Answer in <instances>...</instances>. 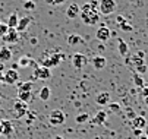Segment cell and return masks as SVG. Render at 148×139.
<instances>
[{"mask_svg":"<svg viewBox=\"0 0 148 139\" xmlns=\"http://www.w3.org/2000/svg\"><path fill=\"white\" fill-rule=\"evenodd\" d=\"M145 126H147V119L144 116H135L132 119V127L134 129L142 130V129H145Z\"/></svg>","mask_w":148,"mask_h":139,"instance_id":"obj_12","label":"cell"},{"mask_svg":"<svg viewBox=\"0 0 148 139\" xmlns=\"http://www.w3.org/2000/svg\"><path fill=\"white\" fill-rule=\"evenodd\" d=\"M110 108H112L113 111H119V106H117V104H110Z\"/></svg>","mask_w":148,"mask_h":139,"instance_id":"obj_37","label":"cell"},{"mask_svg":"<svg viewBox=\"0 0 148 139\" xmlns=\"http://www.w3.org/2000/svg\"><path fill=\"white\" fill-rule=\"evenodd\" d=\"M117 50H119L120 56H123V57L128 56V53H129V47H128V44H126L125 40H122V38L117 40Z\"/></svg>","mask_w":148,"mask_h":139,"instance_id":"obj_18","label":"cell"},{"mask_svg":"<svg viewBox=\"0 0 148 139\" xmlns=\"http://www.w3.org/2000/svg\"><path fill=\"white\" fill-rule=\"evenodd\" d=\"M79 16H81L84 24H87V25H95L98 22V19H100V12H98V9H92L90 6V3H85L84 6H81Z\"/></svg>","mask_w":148,"mask_h":139,"instance_id":"obj_1","label":"cell"},{"mask_svg":"<svg viewBox=\"0 0 148 139\" xmlns=\"http://www.w3.org/2000/svg\"><path fill=\"white\" fill-rule=\"evenodd\" d=\"M120 28H122V31H125V32H131L132 31V25H129L128 22H125V24H122V25H119Z\"/></svg>","mask_w":148,"mask_h":139,"instance_id":"obj_31","label":"cell"},{"mask_svg":"<svg viewBox=\"0 0 148 139\" xmlns=\"http://www.w3.org/2000/svg\"><path fill=\"white\" fill-rule=\"evenodd\" d=\"M54 139H65L63 136H60V135H57V136H54Z\"/></svg>","mask_w":148,"mask_h":139,"instance_id":"obj_41","label":"cell"},{"mask_svg":"<svg viewBox=\"0 0 148 139\" xmlns=\"http://www.w3.org/2000/svg\"><path fill=\"white\" fill-rule=\"evenodd\" d=\"M135 70H136V73H145V72H147V66H145V65L136 66V67H135Z\"/></svg>","mask_w":148,"mask_h":139,"instance_id":"obj_32","label":"cell"},{"mask_svg":"<svg viewBox=\"0 0 148 139\" xmlns=\"http://www.w3.org/2000/svg\"><path fill=\"white\" fill-rule=\"evenodd\" d=\"M51 78V70L49 67H44L41 65H35L32 72V79H41V81H47Z\"/></svg>","mask_w":148,"mask_h":139,"instance_id":"obj_4","label":"cell"},{"mask_svg":"<svg viewBox=\"0 0 148 139\" xmlns=\"http://www.w3.org/2000/svg\"><path fill=\"white\" fill-rule=\"evenodd\" d=\"M85 63H87V57L82 53H75L72 56V65H73L75 69H78V70L82 69L84 66H85Z\"/></svg>","mask_w":148,"mask_h":139,"instance_id":"obj_9","label":"cell"},{"mask_svg":"<svg viewBox=\"0 0 148 139\" xmlns=\"http://www.w3.org/2000/svg\"><path fill=\"white\" fill-rule=\"evenodd\" d=\"M0 84H3V63H0Z\"/></svg>","mask_w":148,"mask_h":139,"instance_id":"obj_34","label":"cell"},{"mask_svg":"<svg viewBox=\"0 0 148 139\" xmlns=\"http://www.w3.org/2000/svg\"><path fill=\"white\" fill-rule=\"evenodd\" d=\"M38 97H40L41 101H49V98L51 97L50 88H49V87H43V88L40 89V92H38Z\"/></svg>","mask_w":148,"mask_h":139,"instance_id":"obj_20","label":"cell"},{"mask_svg":"<svg viewBox=\"0 0 148 139\" xmlns=\"http://www.w3.org/2000/svg\"><path fill=\"white\" fill-rule=\"evenodd\" d=\"M44 2H46L47 5H53V0H44Z\"/></svg>","mask_w":148,"mask_h":139,"instance_id":"obj_40","label":"cell"},{"mask_svg":"<svg viewBox=\"0 0 148 139\" xmlns=\"http://www.w3.org/2000/svg\"><path fill=\"white\" fill-rule=\"evenodd\" d=\"M75 120H76V123H85V122L90 120V114H87V113H79V114L75 117Z\"/></svg>","mask_w":148,"mask_h":139,"instance_id":"obj_26","label":"cell"},{"mask_svg":"<svg viewBox=\"0 0 148 139\" xmlns=\"http://www.w3.org/2000/svg\"><path fill=\"white\" fill-rule=\"evenodd\" d=\"M95 103L100 104V106H107V104H110V94H109V92H100V94L95 97Z\"/></svg>","mask_w":148,"mask_h":139,"instance_id":"obj_15","label":"cell"},{"mask_svg":"<svg viewBox=\"0 0 148 139\" xmlns=\"http://www.w3.org/2000/svg\"><path fill=\"white\" fill-rule=\"evenodd\" d=\"M66 0H53V5H56V6H59V5H63Z\"/></svg>","mask_w":148,"mask_h":139,"instance_id":"obj_36","label":"cell"},{"mask_svg":"<svg viewBox=\"0 0 148 139\" xmlns=\"http://www.w3.org/2000/svg\"><path fill=\"white\" fill-rule=\"evenodd\" d=\"M141 94H142V97L145 98V97H148V87H144L142 88V91H141Z\"/></svg>","mask_w":148,"mask_h":139,"instance_id":"obj_35","label":"cell"},{"mask_svg":"<svg viewBox=\"0 0 148 139\" xmlns=\"http://www.w3.org/2000/svg\"><path fill=\"white\" fill-rule=\"evenodd\" d=\"M28 104L24 103V101H21V100H15L13 101V111H15V117L16 119H22L27 113H28Z\"/></svg>","mask_w":148,"mask_h":139,"instance_id":"obj_6","label":"cell"},{"mask_svg":"<svg viewBox=\"0 0 148 139\" xmlns=\"http://www.w3.org/2000/svg\"><path fill=\"white\" fill-rule=\"evenodd\" d=\"M12 59V51H10V48L9 47H2L0 48V63H6V62H9Z\"/></svg>","mask_w":148,"mask_h":139,"instance_id":"obj_16","label":"cell"},{"mask_svg":"<svg viewBox=\"0 0 148 139\" xmlns=\"http://www.w3.org/2000/svg\"><path fill=\"white\" fill-rule=\"evenodd\" d=\"M8 29H9V28H8V25H6L5 22L0 21V38H2V37H3V35L8 32Z\"/></svg>","mask_w":148,"mask_h":139,"instance_id":"obj_30","label":"cell"},{"mask_svg":"<svg viewBox=\"0 0 148 139\" xmlns=\"http://www.w3.org/2000/svg\"><path fill=\"white\" fill-rule=\"evenodd\" d=\"M62 60H65V54H63V53H56V54H51L49 57H43V59H41V62H40V65L50 69V67L59 66Z\"/></svg>","mask_w":148,"mask_h":139,"instance_id":"obj_2","label":"cell"},{"mask_svg":"<svg viewBox=\"0 0 148 139\" xmlns=\"http://www.w3.org/2000/svg\"><path fill=\"white\" fill-rule=\"evenodd\" d=\"M28 65H34V62L31 60L28 56H24V57L19 59V62H18V66H19V67H27Z\"/></svg>","mask_w":148,"mask_h":139,"instance_id":"obj_24","label":"cell"},{"mask_svg":"<svg viewBox=\"0 0 148 139\" xmlns=\"http://www.w3.org/2000/svg\"><path fill=\"white\" fill-rule=\"evenodd\" d=\"M18 21H19V16H18L16 13H12V15H9L8 21H6V25H8V28H16V25H18Z\"/></svg>","mask_w":148,"mask_h":139,"instance_id":"obj_22","label":"cell"},{"mask_svg":"<svg viewBox=\"0 0 148 139\" xmlns=\"http://www.w3.org/2000/svg\"><path fill=\"white\" fill-rule=\"evenodd\" d=\"M106 65H107V60H106L104 56H95V57L92 59V66H94V69H97V70H103V69L106 67Z\"/></svg>","mask_w":148,"mask_h":139,"instance_id":"obj_14","label":"cell"},{"mask_svg":"<svg viewBox=\"0 0 148 139\" xmlns=\"http://www.w3.org/2000/svg\"><path fill=\"white\" fill-rule=\"evenodd\" d=\"M24 9L25 10H35V3L32 2V0H27V2L24 3Z\"/></svg>","mask_w":148,"mask_h":139,"instance_id":"obj_29","label":"cell"},{"mask_svg":"<svg viewBox=\"0 0 148 139\" xmlns=\"http://www.w3.org/2000/svg\"><path fill=\"white\" fill-rule=\"evenodd\" d=\"M116 2L114 0H100L98 2V12L100 15H112L116 10Z\"/></svg>","mask_w":148,"mask_h":139,"instance_id":"obj_3","label":"cell"},{"mask_svg":"<svg viewBox=\"0 0 148 139\" xmlns=\"http://www.w3.org/2000/svg\"><path fill=\"white\" fill-rule=\"evenodd\" d=\"M25 116H27V123H28V125H31L35 119H37V113L32 111V110H28V113H27Z\"/></svg>","mask_w":148,"mask_h":139,"instance_id":"obj_28","label":"cell"},{"mask_svg":"<svg viewBox=\"0 0 148 139\" xmlns=\"http://www.w3.org/2000/svg\"><path fill=\"white\" fill-rule=\"evenodd\" d=\"M15 132V126L10 120H2L0 122V133H2V136H12Z\"/></svg>","mask_w":148,"mask_h":139,"instance_id":"obj_8","label":"cell"},{"mask_svg":"<svg viewBox=\"0 0 148 139\" xmlns=\"http://www.w3.org/2000/svg\"><path fill=\"white\" fill-rule=\"evenodd\" d=\"M106 119H107V113L101 110V111H98V113L95 114V117L92 119L91 122H92L94 125H104V123H106Z\"/></svg>","mask_w":148,"mask_h":139,"instance_id":"obj_19","label":"cell"},{"mask_svg":"<svg viewBox=\"0 0 148 139\" xmlns=\"http://www.w3.org/2000/svg\"><path fill=\"white\" fill-rule=\"evenodd\" d=\"M31 44H32V46H37V38H32V40H31Z\"/></svg>","mask_w":148,"mask_h":139,"instance_id":"obj_38","label":"cell"},{"mask_svg":"<svg viewBox=\"0 0 148 139\" xmlns=\"http://www.w3.org/2000/svg\"><path fill=\"white\" fill-rule=\"evenodd\" d=\"M31 98H32V92H29V91H18V100L28 104L31 101Z\"/></svg>","mask_w":148,"mask_h":139,"instance_id":"obj_21","label":"cell"},{"mask_svg":"<svg viewBox=\"0 0 148 139\" xmlns=\"http://www.w3.org/2000/svg\"><path fill=\"white\" fill-rule=\"evenodd\" d=\"M95 37H97L98 41L106 43V41H107V40L112 37V31H110L107 27H100V28L97 29V32H95Z\"/></svg>","mask_w":148,"mask_h":139,"instance_id":"obj_10","label":"cell"},{"mask_svg":"<svg viewBox=\"0 0 148 139\" xmlns=\"http://www.w3.org/2000/svg\"><path fill=\"white\" fill-rule=\"evenodd\" d=\"M79 12H81V6L76 5V3H72L69 5V7L66 9V16L69 19H75L76 16H79Z\"/></svg>","mask_w":148,"mask_h":139,"instance_id":"obj_13","label":"cell"},{"mask_svg":"<svg viewBox=\"0 0 148 139\" xmlns=\"http://www.w3.org/2000/svg\"><path fill=\"white\" fill-rule=\"evenodd\" d=\"M82 43H84V40L76 34H72V35L68 37V44L69 46H78V44H82Z\"/></svg>","mask_w":148,"mask_h":139,"instance_id":"obj_23","label":"cell"},{"mask_svg":"<svg viewBox=\"0 0 148 139\" xmlns=\"http://www.w3.org/2000/svg\"><path fill=\"white\" fill-rule=\"evenodd\" d=\"M116 22H117V25H122V24L126 22V19H125L123 16H117V18H116Z\"/></svg>","mask_w":148,"mask_h":139,"instance_id":"obj_33","label":"cell"},{"mask_svg":"<svg viewBox=\"0 0 148 139\" xmlns=\"http://www.w3.org/2000/svg\"><path fill=\"white\" fill-rule=\"evenodd\" d=\"M32 88H34V82H24V84H19L18 85V91H29L32 92Z\"/></svg>","mask_w":148,"mask_h":139,"instance_id":"obj_25","label":"cell"},{"mask_svg":"<svg viewBox=\"0 0 148 139\" xmlns=\"http://www.w3.org/2000/svg\"><path fill=\"white\" fill-rule=\"evenodd\" d=\"M49 122L53 126H62L63 123L66 122V114L63 113L62 110H53L49 114Z\"/></svg>","mask_w":148,"mask_h":139,"instance_id":"obj_5","label":"cell"},{"mask_svg":"<svg viewBox=\"0 0 148 139\" xmlns=\"http://www.w3.org/2000/svg\"><path fill=\"white\" fill-rule=\"evenodd\" d=\"M19 81V73L16 69H8L6 72H3V82L6 85H16Z\"/></svg>","mask_w":148,"mask_h":139,"instance_id":"obj_7","label":"cell"},{"mask_svg":"<svg viewBox=\"0 0 148 139\" xmlns=\"http://www.w3.org/2000/svg\"><path fill=\"white\" fill-rule=\"evenodd\" d=\"M134 84L139 88H144V79L139 73H134Z\"/></svg>","mask_w":148,"mask_h":139,"instance_id":"obj_27","label":"cell"},{"mask_svg":"<svg viewBox=\"0 0 148 139\" xmlns=\"http://www.w3.org/2000/svg\"><path fill=\"white\" fill-rule=\"evenodd\" d=\"M144 103H145V106L148 107V97H145V98H144Z\"/></svg>","mask_w":148,"mask_h":139,"instance_id":"obj_39","label":"cell"},{"mask_svg":"<svg viewBox=\"0 0 148 139\" xmlns=\"http://www.w3.org/2000/svg\"><path fill=\"white\" fill-rule=\"evenodd\" d=\"M3 38V41L8 43V44H12V43H16L18 41V38H19V32L16 31V28H9L8 32L2 37Z\"/></svg>","mask_w":148,"mask_h":139,"instance_id":"obj_11","label":"cell"},{"mask_svg":"<svg viewBox=\"0 0 148 139\" xmlns=\"http://www.w3.org/2000/svg\"><path fill=\"white\" fill-rule=\"evenodd\" d=\"M145 136H147V139H148V130H147V135H145Z\"/></svg>","mask_w":148,"mask_h":139,"instance_id":"obj_42","label":"cell"},{"mask_svg":"<svg viewBox=\"0 0 148 139\" xmlns=\"http://www.w3.org/2000/svg\"><path fill=\"white\" fill-rule=\"evenodd\" d=\"M29 24H31V18H28V16L21 18L19 21H18V25H16V31H18V32L25 31V29H27V27H28Z\"/></svg>","mask_w":148,"mask_h":139,"instance_id":"obj_17","label":"cell"}]
</instances>
